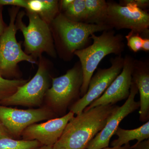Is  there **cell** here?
I'll return each mask as SVG.
<instances>
[{
  "label": "cell",
  "instance_id": "cell-10",
  "mask_svg": "<svg viewBox=\"0 0 149 149\" xmlns=\"http://www.w3.org/2000/svg\"><path fill=\"white\" fill-rule=\"evenodd\" d=\"M57 116L46 106L20 109L0 105V120L15 139L21 136L24 129L29 125Z\"/></svg>",
  "mask_w": 149,
  "mask_h": 149
},
{
  "label": "cell",
  "instance_id": "cell-7",
  "mask_svg": "<svg viewBox=\"0 0 149 149\" xmlns=\"http://www.w3.org/2000/svg\"><path fill=\"white\" fill-rule=\"evenodd\" d=\"M107 2L106 24L111 29H127L149 38V14L146 10L136 6L132 0L120 1V3Z\"/></svg>",
  "mask_w": 149,
  "mask_h": 149
},
{
  "label": "cell",
  "instance_id": "cell-5",
  "mask_svg": "<svg viewBox=\"0 0 149 149\" xmlns=\"http://www.w3.org/2000/svg\"><path fill=\"white\" fill-rule=\"evenodd\" d=\"M52 87L45 96L46 105L57 115L65 113L74 100H79L83 84V74L80 62L61 76L51 77Z\"/></svg>",
  "mask_w": 149,
  "mask_h": 149
},
{
  "label": "cell",
  "instance_id": "cell-21",
  "mask_svg": "<svg viewBox=\"0 0 149 149\" xmlns=\"http://www.w3.org/2000/svg\"><path fill=\"white\" fill-rule=\"evenodd\" d=\"M127 41V45L130 50L137 52L142 50L143 38L140 34L131 31L125 37Z\"/></svg>",
  "mask_w": 149,
  "mask_h": 149
},
{
  "label": "cell",
  "instance_id": "cell-20",
  "mask_svg": "<svg viewBox=\"0 0 149 149\" xmlns=\"http://www.w3.org/2000/svg\"><path fill=\"white\" fill-rule=\"evenodd\" d=\"M27 81L28 80L24 79H6L0 73V101L13 95L19 87Z\"/></svg>",
  "mask_w": 149,
  "mask_h": 149
},
{
  "label": "cell",
  "instance_id": "cell-19",
  "mask_svg": "<svg viewBox=\"0 0 149 149\" xmlns=\"http://www.w3.org/2000/svg\"><path fill=\"white\" fill-rule=\"evenodd\" d=\"M42 146L35 140H19L11 138L0 139V149H35Z\"/></svg>",
  "mask_w": 149,
  "mask_h": 149
},
{
  "label": "cell",
  "instance_id": "cell-3",
  "mask_svg": "<svg viewBox=\"0 0 149 149\" xmlns=\"http://www.w3.org/2000/svg\"><path fill=\"white\" fill-rule=\"evenodd\" d=\"M90 39L93 40L92 45L74 54L79 58L83 71L82 97L87 93L91 77L102 60L110 54L121 56L125 47L123 35L116 34L113 29L104 30L100 36L92 34Z\"/></svg>",
  "mask_w": 149,
  "mask_h": 149
},
{
  "label": "cell",
  "instance_id": "cell-8",
  "mask_svg": "<svg viewBox=\"0 0 149 149\" xmlns=\"http://www.w3.org/2000/svg\"><path fill=\"white\" fill-rule=\"evenodd\" d=\"M50 78L47 61L41 56L39 58L38 70L35 76L24 85L19 87L13 95L0 101V105L29 107L40 106L50 88Z\"/></svg>",
  "mask_w": 149,
  "mask_h": 149
},
{
  "label": "cell",
  "instance_id": "cell-12",
  "mask_svg": "<svg viewBox=\"0 0 149 149\" xmlns=\"http://www.w3.org/2000/svg\"><path fill=\"white\" fill-rule=\"evenodd\" d=\"M135 58L127 55L124 57V64L121 72L98 99L93 102L85 109L101 105H114L128 98L132 84V72Z\"/></svg>",
  "mask_w": 149,
  "mask_h": 149
},
{
  "label": "cell",
  "instance_id": "cell-15",
  "mask_svg": "<svg viewBox=\"0 0 149 149\" xmlns=\"http://www.w3.org/2000/svg\"><path fill=\"white\" fill-rule=\"evenodd\" d=\"M115 135L118 136V138L111 142L113 147L122 146L123 145L128 144L130 141L134 140L138 141L136 144L139 143L146 139H149V121L133 130H125L118 127Z\"/></svg>",
  "mask_w": 149,
  "mask_h": 149
},
{
  "label": "cell",
  "instance_id": "cell-6",
  "mask_svg": "<svg viewBox=\"0 0 149 149\" xmlns=\"http://www.w3.org/2000/svg\"><path fill=\"white\" fill-rule=\"evenodd\" d=\"M19 10L17 7L10 9L9 24L0 37V73L6 79L17 76V65L19 62L25 61L33 64L37 63V61L23 51L20 43L16 40L18 29L15 20Z\"/></svg>",
  "mask_w": 149,
  "mask_h": 149
},
{
  "label": "cell",
  "instance_id": "cell-18",
  "mask_svg": "<svg viewBox=\"0 0 149 149\" xmlns=\"http://www.w3.org/2000/svg\"><path fill=\"white\" fill-rule=\"evenodd\" d=\"M58 1L57 0H42V6L38 15L49 25L60 13Z\"/></svg>",
  "mask_w": 149,
  "mask_h": 149
},
{
  "label": "cell",
  "instance_id": "cell-22",
  "mask_svg": "<svg viewBox=\"0 0 149 149\" xmlns=\"http://www.w3.org/2000/svg\"><path fill=\"white\" fill-rule=\"evenodd\" d=\"M0 6H12L13 7L27 8V0H0Z\"/></svg>",
  "mask_w": 149,
  "mask_h": 149
},
{
  "label": "cell",
  "instance_id": "cell-13",
  "mask_svg": "<svg viewBox=\"0 0 149 149\" xmlns=\"http://www.w3.org/2000/svg\"><path fill=\"white\" fill-rule=\"evenodd\" d=\"M74 115L70 111L61 117L52 118L42 123L32 124L22 132V140H35L42 146H53L61 136L67 123L74 117Z\"/></svg>",
  "mask_w": 149,
  "mask_h": 149
},
{
  "label": "cell",
  "instance_id": "cell-1",
  "mask_svg": "<svg viewBox=\"0 0 149 149\" xmlns=\"http://www.w3.org/2000/svg\"><path fill=\"white\" fill-rule=\"evenodd\" d=\"M118 106L108 104L84 109L67 124L54 149H86L88 144L104 127Z\"/></svg>",
  "mask_w": 149,
  "mask_h": 149
},
{
  "label": "cell",
  "instance_id": "cell-2",
  "mask_svg": "<svg viewBox=\"0 0 149 149\" xmlns=\"http://www.w3.org/2000/svg\"><path fill=\"white\" fill-rule=\"evenodd\" d=\"M50 27L55 47L60 57L65 61L71 60L76 51L88 47L92 34L111 29L107 25L71 21L61 13L56 17Z\"/></svg>",
  "mask_w": 149,
  "mask_h": 149
},
{
  "label": "cell",
  "instance_id": "cell-28",
  "mask_svg": "<svg viewBox=\"0 0 149 149\" xmlns=\"http://www.w3.org/2000/svg\"><path fill=\"white\" fill-rule=\"evenodd\" d=\"M142 50H143L145 51V52H149V38H143V44H142Z\"/></svg>",
  "mask_w": 149,
  "mask_h": 149
},
{
  "label": "cell",
  "instance_id": "cell-25",
  "mask_svg": "<svg viewBox=\"0 0 149 149\" xmlns=\"http://www.w3.org/2000/svg\"><path fill=\"white\" fill-rule=\"evenodd\" d=\"M133 3L141 9L147 8L149 6V0H132Z\"/></svg>",
  "mask_w": 149,
  "mask_h": 149
},
{
  "label": "cell",
  "instance_id": "cell-23",
  "mask_svg": "<svg viewBox=\"0 0 149 149\" xmlns=\"http://www.w3.org/2000/svg\"><path fill=\"white\" fill-rule=\"evenodd\" d=\"M74 0H62L59 2L60 12L62 13L71 5Z\"/></svg>",
  "mask_w": 149,
  "mask_h": 149
},
{
  "label": "cell",
  "instance_id": "cell-29",
  "mask_svg": "<svg viewBox=\"0 0 149 149\" xmlns=\"http://www.w3.org/2000/svg\"><path fill=\"white\" fill-rule=\"evenodd\" d=\"M102 149H132V147L130 146L129 143H128V144H125L124 146L121 147H112V148L107 147V148Z\"/></svg>",
  "mask_w": 149,
  "mask_h": 149
},
{
  "label": "cell",
  "instance_id": "cell-27",
  "mask_svg": "<svg viewBox=\"0 0 149 149\" xmlns=\"http://www.w3.org/2000/svg\"><path fill=\"white\" fill-rule=\"evenodd\" d=\"M131 147L132 149H149V140L142 141L139 143L136 144Z\"/></svg>",
  "mask_w": 149,
  "mask_h": 149
},
{
  "label": "cell",
  "instance_id": "cell-11",
  "mask_svg": "<svg viewBox=\"0 0 149 149\" xmlns=\"http://www.w3.org/2000/svg\"><path fill=\"white\" fill-rule=\"evenodd\" d=\"M138 89L132 82L129 97L121 107H118L108 120L104 127L88 144L86 149H102L109 147L111 137L124 118L140 107V102L135 100Z\"/></svg>",
  "mask_w": 149,
  "mask_h": 149
},
{
  "label": "cell",
  "instance_id": "cell-17",
  "mask_svg": "<svg viewBox=\"0 0 149 149\" xmlns=\"http://www.w3.org/2000/svg\"><path fill=\"white\" fill-rule=\"evenodd\" d=\"M62 13L71 21L85 23L87 17L85 0H74L68 8Z\"/></svg>",
  "mask_w": 149,
  "mask_h": 149
},
{
  "label": "cell",
  "instance_id": "cell-14",
  "mask_svg": "<svg viewBox=\"0 0 149 149\" xmlns=\"http://www.w3.org/2000/svg\"><path fill=\"white\" fill-rule=\"evenodd\" d=\"M132 82L140 93V120L147 121L149 118V60L134 59L132 72Z\"/></svg>",
  "mask_w": 149,
  "mask_h": 149
},
{
  "label": "cell",
  "instance_id": "cell-24",
  "mask_svg": "<svg viewBox=\"0 0 149 149\" xmlns=\"http://www.w3.org/2000/svg\"><path fill=\"white\" fill-rule=\"evenodd\" d=\"M4 138H11L13 139V137L0 120V139Z\"/></svg>",
  "mask_w": 149,
  "mask_h": 149
},
{
  "label": "cell",
  "instance_id": "cell-16",
  "mask_svg": "<svg viewBox=\"0 0 149 149\" xmlns=\"http://www.w3.org/2000/svg\"><path fill=\"white\" fill-rule=\"evenodd\" d=\"M87 17L85 23L106 25L108 15L107 2L105 0H85Z\"/></svg>",
  "mask_w": 149,
  "mask_h": 149
},
{
  "label": "cell",
  "instance_id": "cell-30",
  "mask_svg": "<svg viewBox=\"0 0 149 149\" xmlns=\"http://www.w3.org/2000/svg\"><path fill=\"white\" fill-rule=\"evenodd\" d=\"M35 149H54L52 146H42Z\"/></svg>",
  "mask_w": 149,
  "mask_h": 149
},
{
  "label": "cell",
  "instance_id": "cell-26",
  "mask_svg": "<svg viewBox=\"0 0 149 149\" xmlns=\"http://www.w3.org/2000/svg\"><path fill=\"white\" fill-rule=\"evenodd\" d=\"M3 6H0V37L2 35L5 30L7 27L3 19L2 11Z\"/></svg>",
  "mask_w": 149,
  "mask_h": 149
},
{
  "label": "cell",
  "instance_id": "cell-9",
  "mask_svg": "<svg viewBox=\"0 0 149 149\" xmlns=\"http://www.w3.org/2000/svg\"><path fill=\"white\" fill-rule=\"evenodd\" d=\"M111 66L108 68H98L91 77L87 93L70 107V111L74 114L81 113L93 102L98 99L109 87L121 71L124 57L118 56L110 59Z\"/></svg>",
  "mask_w": 149,
  "mask_h": 149
},
{
  "label": "cell",
  "instance_id": "cell-4",
  "mask_svg": "<svg viewBox=\"0 0 149 149\" xmlns=\"http://www.w3.org/2000/svg\"><path fill=\"white\" fill-rule=\"evenodd\" d=\"M27 15L29 20L28 26L22 21L24 12H19L15 20L17 29L24 36V52L35 60L44 53L56 57V52L49 24L36 14L27 11Z\"/></svg>",
  "mask_w": 149,
  "mask_h": 149
}]
</instances>
